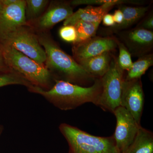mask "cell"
Masks as SVG:
<instances>
[{
    "instance_id": "cell-1",
    "label": "cell",
    "mask_w": 153,
    "mask_h": 153,
    "mask_svg": "<svg viewBox=\"0 0 153 153\" xmlns=\"http://www.w3.org/2000/svg\"><path fill=\"white\" fill-rule=\"evenodd\" d=\"M49 33H36L46 53L44 65L54 79L82 86L94 83L97 78L64 52Z\"/></svg>"
},
{
    "instance_id": "cell-2",
    "label": "cell",
    "mask_w": 153,
    "mask_h": 153,
    "mask_svg": "<svg viewBox=\"0 0 153 153\" xmlns=\"http://www.w3.org/2000/svg\"><path fill=\"white\" fill-rule=\"evenodd\" d=\"M28 91L42 96L56 107L64 111L76 108L87 102L97 105L102 90L101 78H97L88 87L55 80L50 89L44 90L31 85Z\"/></svg>"
},
{
    "instance_id": "cell-3",
    "label": "cell",
    "mask_w": 153,
    "mask_h": 153,
    "mask_svg": "<svg viewBox=\"0 0 153 153\" xmlns=\"http://www.w3.org/2000/svg\"><path fill=\"white\" fill-rule=\"evenodd\" d=\"M7 66L32 85L44 90L55 84L54 79L44 64H41L8 45H2Z\"/></svg>"
},
{
    "instance_id": "cell-4",
    "label": "cell",
    "mask_w": 153,
    "mask_h": 153,
    "mask_svg": "<svg viewBox=\"0 0 153 153\" xmlns=\"http://www.w3.org/2000/svg\"><path fill=\"white\" fill-rule=\"evenodd\" d=\"M59 129L68 143V153H120L113 135L96 136L65 123Z\"/></svg>"
},
{
    "instance_id": "cell-5",
    "label": "cell",
    "mask_w": 153,
    "mask_h": 153,
    "mask_svg": "<svg viewBox=\"0 0 153 153\" xmlns=\"http://www.w3.org/2000/svg\"><path fill=\"white\" fill-rule=\"evenodd\" d=\"M117 58L112 55L109 69L101 77L102 90L97 105L113 113L120 106L121 98L125 77Z\"/></svg>"
},
{
    "instance_id": "cell-6",
    "label": "cell",
    "mask_w": 153,
    "mask_h": 153,
    "mask_svg": "<svg viewBox=\"0 0 153 153\" xmlns=\"http://www.w3.org/2000/svg\"><path fill=\"white\" fill-rule=\"evenodd\" d=\"M2 45L13 47L36 62L44 64L46 53L36 32L27 25L15 28L0 40Z\"/></svg>"
},
{
    "instance_id": "cell-7",
    "label": "cell",
    "mask_w": 153,
    "mask_h": 153,
    "mask_svg": "<svg viewBox=\"0 0 153 153\" xmlns=\"http://www.w3.org/2000/svg\"><path fill=\"white\" fill-rule=\"evenodd\" d=\"M70 1H50L44 13L34 21L27 23L36 33L49 32L55 25L65 21L73 13Z\"/></svg>"
},
{
    "instance_id": "cell-8",
    "label": "cell",
    "mask_w": 153,
    "mask_h": 153,
    "mask_svg": "<svg viewBox=\"0 0 153 153\" xmlns=\"http://www.w3.org/2000/svg\"><path fill=\"white\" fill-rule=\"evenodd\" d=\"M113 114L116 118L117 124L113 136L119 152L125 153L141 126L137 123L131 115L123 107H118Z\"/></svg>"
},
{
    "instance_id": "cell-9",
    "label": "cell",
    "mask_w": 153,
    "mask_h": 153,
    "mask_svg": "<svg viewBox=\"0 0 153 153\" xmlns=\"http://www.w3.org/2000/svg\"><path fill=\"white\" fill-rule=\"evenodd\" d=\"M144 104V94L141 78L123 82L120 106L123 107L140 124Z\"/></svg>"
},
{
    "instance_id": "cell-10",
    "label": "cell",
    "mask_w": 153,
    "mask_h": 153,
    "mask_svg": "<svg viewBox=\"0 0 153 153\" xmlns=\"http://www.w3.org/2000/svg\"><path fill=\"white\" fill-rule=\"evenodd\" d=\"M117 47L114 37L94 36L85 42L73 44V58L77 62L105 52H111Z\"/></svg>"
},
{
    "instance_id": "cell-11",
    "label": "cell",
    "mask_w": 153,
    "mask_h": 153,
    "mask_svg": "<svg viewBox=\"0 0 153 153\" xmlns=\"http://www.w3.org/2000/svg\"><path fill=\"white\" fill-rule=\"evenodd\" d=\"M121 36L131 55L141 57L152 48L153 33L150 30L137 27L124 32Z\"/></svg>"
},
{
    "instance_id": "cell-12",
    "label": "cell",
    "mask_w": 153,
    "mask_h": 153,
    "mask_svg": "<svg viewBox=\"0 0 153 153\" xmlns=\"http://www.w3.org/2000/svg\"><path fill=\"white\" fill-rule=\"evenodd\" d=\"M25 0L4 6L0 13V40L15 28L27 25L25 17Z\"/></svg>"
},
{
    "instance_id": "cell-13",
    "label": "cell",
    "mask_w": 153,
    "mask_h": 153,
    "mask_svg": "<svg viewBox=\"0 0 153 153\" xmlns=\"http://www.w3.org/2000/svg\"><path fill=\"white\" fill-rule=\"evenodd\" d=\"M112 8V7L106 5L97 7L87 6L73 13L71 16L64 21L63 25L73 26L79 21L100 24L105 15Z\"/></svg>"
},
{
    "instance_id": "cell-14",
    "label": "cell",
    "mask_w": 153,
    "mask_h": 153,
    "mask_svg": "<svg viewBox=\"0 0 153 153\" xmlns=\"http://www.w3.org/2000/svg\"><path fill=\"white\" fill-rule=\"evenodd\" d=\"M112 55L111 52H105L77 63L95 78H101L109 69Z\"/></svg>"
},
{
    "instance_id": "cell-15",
    "label": "cell",
    "mask_w": 153,
    "mask_h": 153,
    "mask_svg": "<svg viewBox=\"0 0 153 153\" xmlns=\"http://www.w3.org/2000/svg\"><path fill=\"white\" fill-rule=\"evenodd\" d=\"M125 153H153V134L141 126Z\"/></svg>"
},
{
    "instance_id": "cell-16",
    "label": "cell",
    "mask_w": 153,
    "mask_h": 153,
    "mask_svg": "<svg viewBox=\"0 0 153 153\" xmlns=\"http://www.w3.org/2000/svg\"><path fill=\"white\" fill-rule=\"evenodd\" d=\"M149 9V7H132L124 4L119 5V9L123 13V22L120 25H115L109 29L117 31L129 27L143 17Z\"/></svg>"
},
{
    "instance_id": "cell-17",
    "label": "cell",
    "mask_w": 153,
    "mask_h": 153,
    "mask_svg": "<svg viewBox=\"0 0 153 153\" xmlns=\"http://www.w3.org/2000/svg\"><path fill=\"white\" fill-rule=\"evenodd\" d=\"M153 65L152 54H146L140 57L132 65L129 70L125 79L130 80L140 79L145 74L148 68Z\"/></svg>"
},
{
    "instance_id": "cell-18",
    "label": "cell",
    "mask_w": 153,
    "mask_h": 153,
    "mask_svg": "<svg viewBox=\"0 0 153 153\" xmlns=\"http://www.w3.org/2000/svg\"><path fill=\"white\" fill-rule=\"evenodd\" d=\"M26 22H32L39 18L49 6V0H25Z\"/></svg>"
},
{
    "instance_id": "cell-19",
    "label": "cell",
    "mask_w": 153,
    "mask_h": 153,
    "mask_svg": "<svg viewBox=\"0 0 153 153\" xmlns=\"http://www.w3.org/2000/svg\"><path fill=\"white\" fill-rule=\"evenodd\" d=\"M100 23L79 21L73 26L76 29L77 40L75 44L82 43L95 36Z\"/></svg>"
},
{
    "instance_id": "cell-20",
    "label": "cell",
    "mask_w": 153,
    "mask_h": 153,
    "mask_svg": "<svg viewBox=\"0 0 153 153\" xmlns=\"http://www.w3.org/2000/svg\"><path fill=\"white\" fill-rule=\"evenodd\" d=\"M12 85H24L27 88L32 85L21 75L14 71L0 72V88Z\"/></svg>"
},
{
    "instance_id": "cell-21",
    "label": "cell",
    "mask_w": 153,
    "mask_h": 153,
    "mask_svg": "<svg viewBox=\"0 0 153 153\" xmlns=\"http://www.w3.org/2000/svg\"><path fill=\"white\" fill-rule=\"evenodd\" d=\"M117 46L118 47L119 54L117 58L118 63L123 70H128L133 64L131 55L123 43L116 38Z\"/></svg>"
},
{
    "instance_id": "cell-22",
    "label": "cell",
    "mask_w": 153,
    "mask_h": 153,
    "mask_svg": "<svg viewBox=\"0 0 153 153\" xmlns=\"http://www.w3.org/2000/svg\"><path fill=\"white\" fill-rule=\"evenodd\" d=\"M59 36L63 41L74 44L77 40V34L75 27L73 25H63L60 29Z\"/></svg>"
},
{
    "instance_id": "cell-23",
    "label": "cell",
    "mask_w": 153,
    "mask_h": 153,
    "mask_svg": "<svg viewBox=\"0 0 153 153\" xmlns=\"http://www.w3.org/2000/svg\"><path fill=\"white\" fill-rule=\"evenodd\" d=\"M12 71L9 69L4 56L3 45L0 44V72H6Z\"/></svg>"
},
{
    "instance_id": "cell-24",
    "label": "cell",
    "mask_w": 153,
    "mask_h": 153,
    "mask_svg": "<svg viewBox=\"0 0 153 153\" xmlns=\"http://www.w3.org/2000/svg\"><path fill=\"white\" fill-rule=\"evenodd\" d=\"M138 27L143 28L146 30H150L153 29V16L151 15L149 17H147L144 20L142 23L138 26Z\"/></svg>"
},
{
    "instance_id": "cell-25",
    "label": "cell",
    "mask_w": 153,
    "mask_h": 153,
    "mask_svg": "<svg viewBox=\"0 0 153 153\" xmlns=\"http://www.w3.org/2000/svg\"><path fill=\"white\" fill-rule=\"evenodd\" d=\"M102 22L103 25L107 27H111L116 25L114 20L113 15L110 14H105L104 16L103 17Z\"/></svg>"
},
{
    "instance_id": "cell-26",
    "label": "cell",
    "mask_w": 153,
    "mask_h": 153,
    "mask_svg": "<svg viewBox=\"0 0 153 153\" xmlns=\"http://www.w3.org/2000/svg\"><path fill=\"white\" fill-rule=\"evenodd\" d=\"M113 16L116 25H120L123 22V13L120 9H118L114 11Z\"/></svg>"
},
{
    "instance_id": "cell-27",
    "label": "cell",
    "mask_w": 153,
    "mask_h": 153,
    "mask_svg": "<svg viewBox=\"0 0 153 153\" xmlns=\"http://www.w3.org/2000/svg\"><path fill=\"white\" fill-rule=\"evenodd\" d=\"M18 0H2L4 6H8L17 2Z\"/></svg>"
},
{
    "instance_id": "cell-28",
    "label": "cell",
    "mask_w": 153,
    "mask_h": 153,
    "mask_svg": "<svg viewBox=\"0 0 153 153\" xmlns=\"http://www.w3.org/2000/svg\"><path fill=\"white\" fill-rule=\"evenodd\" d=\"M4 6L3 4L2 0H0V13L2 11Z\"/></svg>"
},
{
    "instance_id": "cell-29",
    "label": "cell",
    "mask_w": 153,
    "mask_h": 153,
    "mask_svg": "<svg viewBox=\"0 0 153 153\" xmlns=\"http://www.w3.org/2000/svg\"><path fill=\"white\" fill-rule=\"evenodd\" d=\"M4 129V127H3V126L2 125L0 124V136H1L2 133Z\"/></svg>"
}]
</instances>
